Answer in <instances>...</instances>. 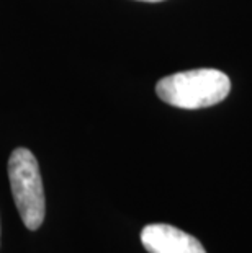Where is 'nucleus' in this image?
Here are the masks:
<instances>
[{
  "mask_svg": "<svg viewBox=\"0 0 252 253\" xmlns=\"http://www.w3.org/2000/svg\"><path fill=\"white\" fill-rule=\"evenodd\" d=\"M231 80L216 69H195L160 79L155 93L165 103L184 110H200L218 105L229 95Z\"/></svg>",
  "mask_w": 252,
  "mask_h": 253,
  "instance_id": "1",
  "label": "nucleus"
},
{
  "mask_svg": "<svg viewBox=\"0 0 252 253\" xmlns=\"http://www.w3.org/2000/svg\"><path fill=\"white\" fill-rule=\"evenodd\" d=\"M139 2H162V0H139Z\"/></svg>",
  "mask_w": 252,
  "mask_h": 253,
  "instance_id": "4",
  "label": "nucleus"
},
{
  "mask_svg": "<svg viewBox=\"0 0 252 253\" xmlns=\"http://www.w3.org/2000/svg\"><path fill=\"white\" fill-rule=\"evenodd\" d=\"M141 242L149 253H206L195 237L169 224L146 225Z\"/></svg>",
  "mask_w": 252,
  "mask_h": 253,
  "instance_id": "3",
  "label": "nucleus"
},
{
  "mask_svg": "<svg viewBox=\"0 0 252 253\" xmlns=\"http://www.w3.org/2000/svg\"><path fill=\"white\" fill-rule=\"evenodd\" d=\"M8 178L15 206L25 227L40 229L46 214V199L38 160L31 150L25 147L13 150L8 159Z\"/></svg>",
  "mask_w": 252,
  "mask_h": 253,
  "instance_id": "2",
  "label": "nucleus"
}]
</instances>
